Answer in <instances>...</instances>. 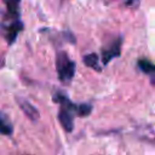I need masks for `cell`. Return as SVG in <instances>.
I'll use <instances>...</instances> for the list:
<instances>
[{"mask_svg":"<svg viewBox=\"0 0 155 155\" xmlns=\"http://www.w3.org/2000/svg\"><path fill=\"white\" fill-rule=\"evenodd\" d=\"M91 111H92V107L90 105V104H79V105H76V115L78 116H87V115H90L91 114Z\"/></svg>","mask_w":155,"mask_h":155,"instance_id":"obj_8","label":"cell"},{"mask_svg":"<svg viewBox=\"0 0 155 155\" xmlns=\"http://www.w3.org/2000/svg\"><path fill=\"white\" fill-rule=\"evenodd\" d=\"M4 2H5L6 8L11 16H18L21 0H4Z\"/></svg>","mask_w":155,"mask_h":155,"instance_id":"obj_7","label":"cell"},{"mask_svg":"<svg viewBox=\"0 0 155 155\" xmlns=\"http://www.w3.org/2000/svg\"><path fill=\"white\" fill-rule=\"evenodd\" d=\"M22 29H23V24L19 19L15 21L10 27H7V29H6V40H7L8 45H12L15 42V40L17 39L18 33Z\"/></svg>","mask_w":155,"mask_h":155,"instance_id":"obj_4","label":"cell"},{"mask_svg":"<svg viewBox=\"0 0 155 155\" xmlns=\"http://www.w3.org/2000/svg\"><path fill=\"white\" fill-rule=\"evenodd\" d=\"M16 99H17V103H18L19 108L22 109V111L25 114V116H27L28 119H30L31 121H36V120H39L40 114H39L38 109H36L33 104H30V103H29L27 99H24V98H19V97H17Z\"/></svg>","mask_w":155,"mask_h":155,"instance_id":"obj_3","label":"cell"},{"mask_svg":"<svg viewBox=\"0 0 155 155\" xmlns=\"http://www.w3.org/2000/svg\"><path fill=\"white\" fill-rule=\"evenodd\" d=\"M121 42H122L121 38H117L114 42H111V45L109 47L102 50V62H103V64H108L111 59L120 56V53H121Z\"/></svg>","mask_w":155,"mask_h":155,"instance_id":"obj_2","label":"cell"},{"mask_svg":"<svg viewBox=\"0 0 155 155\" xmlns=\"http://www.w3.org/2000/svg\"><path fill=\"white\" fill-rule=\"evenodd\" d=\"M12 125L6 121L1 115H0V133L1 134H11L12 133Z\"/></svg>","mask_w":155,"mask_h":155,"instance_id":"obj_9","label":"cell"},{"mask_svg":"<svg viewBox=\"0 0 155 155\" xmlns=\"http://www.w3.org/2000/svg\"><path fill=\"white\" fill-rule=\"evenodd\" d=\"M84 62L87 67H90V68H92L97 71L102 70V67L99 65V57L96 53H90V54L84 56Z\"/></svg>","mask_w":155,"mask_h":155,"instance_id":"obj_6","label":"cell"},{"mask_svg":"<svg viewBox=\"0 0 155 155\" xmlns=\"http://www.w3.org/2000/svg\"><path fill=\"white\" fill-rule=\"evenodd\" d=\"M138 68L147 75H149L150 81L153 85H155V64L151 63L148 59H139L138 61Z\"/></svg>","mask_w":155,"mask_h":155,"instance_id":"obj_5","label":"cell"},{"mask_svg":"<svg viewBox=\"0 0 155 155\" xmlns=\"http://www.w3.org/2000/svg\"><path fill=\"white\" fill-rule=\"evenodd\" d=\"M56 69H57V75L61 82L68 85L75 75V69L76 64L74 61H71L65 52H58L56 56Z\"/></svg>","mask_w":155,"mask_h":155,"instance_id":"obj_1","label":"cell"}]
</instances>
